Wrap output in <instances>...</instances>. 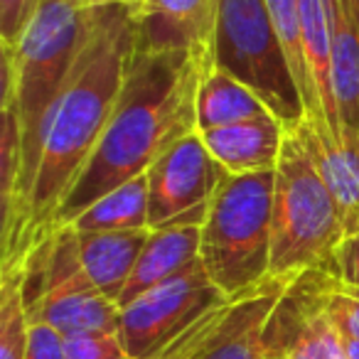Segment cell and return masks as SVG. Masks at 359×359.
Listing matches in <instances>:
<instances>
[{"label": "cell", "mask_w": 359, "mask_h": 359, "mask_svg": "<svg viewBox=\"0 0 359 359\" xmlns=\"http://www.w3.org/2000/svg\"><path fill=\"white\" fill-rule=\"evenodd\" d=\"M207 212H210V202L175 217L168 224L150 229L138 264H135L128 285L121 295L118 308H123L126 303L138 298L145 290L175 278L177 273H182L200 261L202 226H205Z\"/></svg>", "instance_id": "obj_12"}, {"label": "cell", "mask_w": 359, "mask_h": 359, "mask_svg": "<svg viewBox=\"0 0 359 359\" xmlns=\"http://www.w3.org/2000/svg\"><path fill=\"white\" fill-rule=\"evenodd\" d=\"M207 150L229 175H251L276 170L285 143V126L276 116L241 121L200 133Z\"/></svg>", "instance_id": "obj_15"}, {"label": "cell", "mask_w": 359, "mask_h": 359, "mask_svg": "<svg viewBox=\"0 0 359 359\" xmlns=\"http://www.w3.org/2000/svg\"><path fill=\"white\" fill-rule=\"evenodd\" d=\"M332 89L344 135H359V30L347 0H327Z\"/></svg>", "instance_id": "obj_17"}, {"label": "cell", "mask_w": 359, "mask_h": 359, "mask_svg": "<svg viewBox=\"0 0 359 359\" xmlns=\"http://www.w3.org/2000/svg\"><path fill=\"white\" fill-rule=\"evenodd\" d=\"M150 229H130V231H91L79 234V259L91 283L118 305L126 285L130 280L135 264L140 259Z\"/></svg>", "instance_id": "obj_16"}, {"label": "cell", "mask_w": 359, "mask_h": 359, "mask_svg": "<svg viewBox=\"0 0 359 359\" xmlns=\"http://www.w3.org/2000/svg\"><path fill=\"white\" fill-rule=\"evenodd\" d=\"M212 62L249 86L285 130L308 118L266 0H217Z\"/></svg>", "instance_id": "obj_6"}, {"label": "cell", "mask_w": 359, "mask_h": 359, "mask_svg": "<svg viewBox=\"0 0 359 359\" xmlns=\"http://www.w3.org/2000/svg\"><path fill=\"white\" fill-rule=\"evenodd\" d=\"M266 3H269V13H271V20H273L276 35H278V40H280V47H283L285 57H288L293 79H295V84H298L300 96H303L305 114H308V118L313 121L318 128L332 133L323 118L318 91H315L313 76H310V69H308V57H305V45H303V22H300L298 0H266ZM334 138H337V135H334Z\"/></svg>", "instance_id": "obj_21"}, {"label": "cell", "mask_w": 359, "mask_h": 359, "mask_svg": "<svg viewBox=\"0 0 359 359\" xmlns=\"http://www.w3.org/2000/svg\"><path fill=\"white\" fill-rule=\"evenodd\" d=\"M293 278H269L202 318L160 359H271L266 327Z\"/></svg>", "instance_id": "obj_9"}, {"label": "cell", "mask_w": 359, "mask_h": 359, "mask_svg": "<svg viewBox=\"0 0 359 359\" xmlns=\"http://www.w3.org/2000/svg\"><path fill=\"white\" fill-rule=\"evenodd\" d=\"M138 50H187L212 57L217 22V0H140Z\"/></svg>", "instance_id": "obj_13"}, {"label": "cell", "mask_w": 359, "mask_h": 359, "mask_svg": "<svg viewBox=\"0 0 359 359\" xmlns=\"http://www.w3.org/2000/svg\"><path fill=\"white\" fill-rule=\"evenodd\" d=\"M332 273L344 285H352V288L359 290V231L339 241L337 251H334Z\"/></svg>", "instance_id": "obj_27"}, {"label": "cell", "mask_w": 359, "mask_h": 359, "mask_svg": "<svg viewBox=\"0 0 359 359\" xmlns=\"http://www.w3.org/2000/svg\"><path fill=\"white\" fill-rule=\"evenodd\" d=\"M273 116L266 104L241 81L226 72L212 67L197 91V130L205 133L222 126H234L241 121Z\"/></svg>", "instance_id": "obj_18"}, {"label": "cell", "mask_w": 359, "mask_h": 359, "mask_svg": "<svg viewBox=\"0 0 359 359\" xmlns=\"http://www.w3.org/2000/svg\"><path fill=\"white\" fill-rule=\"evenodd\" d=\"M45 0H0V45L3 55H13L32 25Z\"/></svg>", "instance_id": "obj_24"}, {"label": "cell", "mask_w": 359, "mask_h": 359, "mask_svg": "<svg viewBox=\"0 0 359 359\" xmlns=\"http://www.w3.org/2000/svg\"><path fill=\"white\" fill-rule=\"evenodd\" d=\"M96 8L81 0H45L13 55H3V99L11 101L20 130V168L11 207L3 215V251L13 246L35 187L45 126L69 81Z\"/></svg>", "instance_id": "obj_3"}, {"label": "cell", "mask_w": 359, "mask_h": 359, "mask_svg": "<svg viewBox=\"0 0 359 359\" xmlns=\"http://www.w3.org/2000/svg\"><path fill=\"white\" fill-rule=\"evenodd\" d=\"M226 300L229 295L217 288L202 261H197L175 278L126 303L118 318V339L133 359H160Z\"/></svg>", "instance_id": "obj_8"}, {"label": "cell", "mask_w": 359, "mask_h": 359, "mask_svg": "<svg viewBox=\"0 0 359 359\" xmlns=\"http://www.w3.org/2000/svg\"><path fill=\"white\" fill-rule=\"evenodd\" d=\"M138 52V20L130 6H99L69 81L45 126L35 187L20 234L3 251V273L22 269L55 229L62 200L99 145Z\"/></svg>", "instance_id": "obj_1"}, {"label": "cell", "mask_w": 359, "mask_h": 359, "mask_svg": "<svg viewBox=\"0 0 359 359\" xmlns=\"http://www.w3.org/2000/svg\"><path fill=\"white\" fill-rule=\"evenodd\" d=\"M342 239L337 205L300 138L288 130L276 165L271 278H298L313 269L332 271Z\"/></svg>", "instance_id": "obj_5"}, {"label": "cell", "mask_w": 359, "mask_h": 359, "mask_svg": "<svg viewBox=\"0 0 359 359\" xmlns=\"http://www.w3.org/2000/svg\"><path fill=\"white\" fill-rule=\"evenodd\" d=\"M25 359H69L65 334L45 323H30Z\"/></svg>", "instance_id": "obj_26"}, {"label": "cell", "mask_w": 359, "mask_h": 359, "mask_svg": "<svg viewBox=\"0 0 359 359\" xmlns=\"http://www.w3.org/2000/svg\"><path fill=\"white\" fill-rule=\"evenodd\" d=\"M330 273L313 269L290 280L266 327L271 359H347L344 337L325 308Z\"/></svg>", "instance_id": "obj_10"}, {"label": "cell", "mask_w": 359, "mask_h": 359, "mask_svg": "<svg viewBox=\"0 0 359 359\" xmlns=\"http://www.w3.org/2000/svg\"><path fill=\"white\" fill-rule=\"evenodd\" d=\"M344 352H347V359H359V339L344 337Z\"/></svg>", "instance_id": "obj_29"}, {"label": "cell", "mask_w": 359, "mask_h": 359, "mask_svg": "<svg viewBox=\"0 0 359 359\" xmlns=\"http://www.w3.org/2000/svg\"><path fill=\"white\" fill-rule=\"evenodd\" d=\"M69 359H133L118 332H79L65 337Z\"/></svg>", "instance_id": "obj_25"}, {"label": "cell", "mask_w": 359, "mask_h": 359, "mask_svg": "<svg viewBox=\"0 0 359 359\" xmlns=\"http://www.w3.org/2000/svg\"><path fill=\"white\" fill-rule=\"evenodd\" d=\"M81 3L89 6V8H99V6H130V8H135L140 0H81Z\"/></svg>", "instance_id": "obj_28"}, {"label": "cell", "mask_w": 359, "mask_h": 359, "mask_svg": "<svg viewBox=\"0 0 359 359\" xmlns=\"http://www.w3.org/2000/svg\"><path fill=\"white\" fill-rule=\"evenodd\" d=\"M325 308L330 320L339 330L342 337L359 339V290L344 285L334 273H330L327 290H325Z\"/></svg>", "instance_id": "obj_23"}, {"label": "cell", "mask_w": 359, "mask_h": 359, "mask_svg": "<svg viewBox=\"0 0 359 359\" xmlns=\"http://www.w3.org/2000/svg\"><path fill=\"white\" fill-rule=\"evenodd\" d=\"M30 318L22 300L20 271H8L0 280V359H25Z\"/></svg>", "instance_id": "obj_22"}, {"label": "cell", "mask_w": 359, "mask_h": 359, "mask_svg": "<svg viewBox=\"0 0 359 359\" xmlns=\"http://www.w3.org/2000/svg\"><path fill=\"white\" fill-rule=\"evenodd\" d=\"M308 150L342 217L344 236L359 231V135L344 140L318 128L310 118L290 128Z\"/></svg>", "instance_id": "obj_14"}, {"label": "cell", "mask_w": 359, "mask_h": 359, "mask_svg": "<svg viewBox=\"0 0 359 359\" xmlns=\"http://www.w3.org/2000/svg\"><path fill=\"white\" fill-rule=\"evenodd\" d=\"M349 11H352V18H354V25H357L359 30V0H347Z\"/></svg>", "instance_id": "obj_30"}, {"label": "cell", "mask_w": 359, "mask_h": 359, "mask_svg": "<svg viewBox=\"0 0 359 359\" xmlns=\"http://www.w3.org/2000/svg\"><path fill=\"white\" fill-rule=\"evenodd\" d=\"M69 226L74 231H79V234L150 229L148 177L140 175V177L128 180L126 185L106 192L101 200L86 207Z\"/></svg>", "instance_id": "obj_20"}, {"label": "cell", "mask_w": 359, "mask_h": 359, "mask_svg": "<svg viewBox=\"0 0 359 359\" xmlns=\"http://www.w3.org/2000/svg\"><path fill=\"white\" fill-rule=\"evenodd\" d=\"M18 271L30 323H45L65 337L79 332H118L121 308L86 276L72 226L52 231Z\"/></svg>", "instance_id": "obj_7"}, {"label": "cell", "mask_w": 359, "mask_h": 359, "mask_svg": "<svg viewBox=\"0 0 359 359\" xmlns=\"http://www.w3.org/2000/svg\"><path fill=\"white\" fill-rule=\"evenodd\" d=\"M212 67V57L200 52H135L109 126L62 200L55 229L69 226L106 192L145 175L170 145L195 133L197 91Z\"/></svg>", "instance_id": "obj_2"}, {"label": "cell", "mask_w": 359, "mask_h": 359, "mask_svg": "<svg viewBox=\"0 0 359 359\" xmlns=\"http://www.w3.org/2000/svg\"><path fill=\"white\" fill-rule=\"evenodd\" d=\"M276 170L226 175L210 200L200 261L224 295L234 298L271 278Z\"/></svg>", "instance_id": "obj_4"}, {"label": "cell", "mask_w": 359, "mask_h": 359, "mask_svg": "<svg viewBox=\"0 0 359 359\" xmlns=\"http://www.w3.org/2000/svg\"><path fill=\"white\" fill-rule=\"evenodd\" d=\"M300 22H303V45L308 57V69L318 91L320 111L337 138H342L337 104L332 89V57H330V8L327 0H298ZM344 140V138H342Z\"/></svg>", "instance_id": "obj_19"}, {"label": "cell", "mask_w": 359, "mask_h": 359, "mask_svg": "<svg viewBox=\"0 0 359 359\" xmlns=\"http://www.w3.org/2000/svg\"><path fill=\"white\" fill-rule=\"evenodd\" d=\"M226 170L207 150L200 130L170 145L148 168L150 229L207 205L224 182Z\"/></svg>", "instance_id": "obj_11"}]
</instances>
